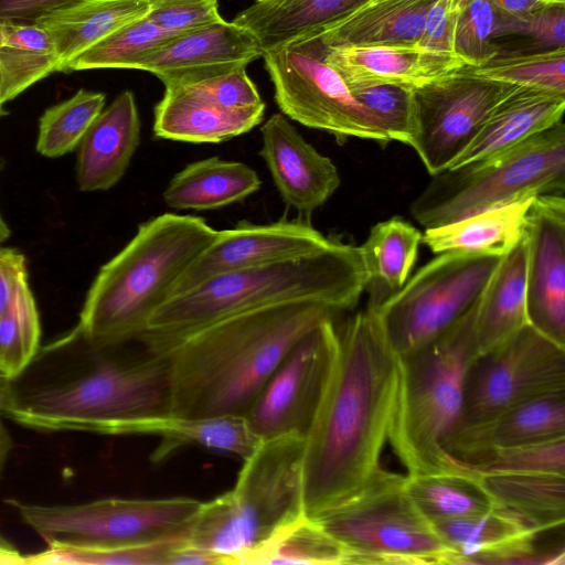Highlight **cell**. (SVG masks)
Wrapping results in <instances>:
<instances>
[{
    "mask_svg": "<svg viewBox=\"0 0 565 565\" xmlns=\"http://www.w3.org/2000/svg\"><path fill=\"white\" fill-rule=\"evenodd\" d=\"M217 231L204 218L163 213L139 225L136 235L100 267L75 328L97 347L137 341L152 313L213 243Z\"/></svg>",
    "mask_w": 565,
    "mask_h": 565,
    "instance_id": "5",
    "label": "cell"
},
{
    "mask_svg": "<svg viewBox=\"0 0 565 565\" xmlns=\"http://www.w3.org/2000/svg\"><path fill=\"white\" fill-rule=\"evenodd\" d=\"M500 257L440 253L380 306L367 308L397 356L431 342L466 316L480 299Z\"/></svg>",
    "mask_w": 565,
    "mask_h": 565,
    "instance_id": "10",
    "label": "cell"
},
{
    "mask_svg": "<svg viewBox=\"0 0 565 565\" xmlns=\"http://www.w3.org/2000/svg\"><path fill=\"white\" fill-rule=\"evenodd\" d=\"M0 415V475L12 447V439Z\"/></svg>",
    "mask_w": 565,
    "mask_h": 565,
    "instance_id": "56",
    "label": "cell"
},
{
    "mask_svg": "<svg viewBox=\"0 0 565 565\" xmlns=\"http://www.w3.org/2000/svg\"><path fill=\"white\" fill-rule=\"evenodd\" d=\"M434 0H387L363 7L313 33L322 45L417 44Z\"/></svg>",
    "mask_w": 565,
    "mask_h": 565,
    "instance_id": "28",
    "label": "cell"
},
{
    "mask_svg": "<svg viewBox=\"0 0 565 565\" xmlns=\"http://www.w3.org/2000/svg\"><path fill=\"white\" fill-rule=\"evenodd\" d=\"M423 234L394 216L375 224L359 253L366 276L365 289L375 308L401 289L416 263Z\"/></svg>",
    "mask_w": 565,
    "mask_h": 565,
    "instance_id": "33",
    "label": "cell"
},
{
    "mask_svg": "<svg viewBox=\"0 0 565 565\" xmlns=\"http://www.w3.org/2000/svg\"><path fill=\"white\" fill-rule=\"evenodd\" d=\"M534 198L426 228L422 242L436 254L462 252L502 256L521 237Z\"/></svg>",
    "mask_w": 565,
    "mask_h": 565,
    "instance_id": "32",
    "label": "cell"
},
{
    "mask_svg": "<svg viewBox=\"0 0 565 565\" xmlns=\"http://www.w3.org/2000/svg\"><path fill=\"white\" fill-rule=\"evenodd\" d=\"M458 0H434L427 10L418 45L445 54H455Z\"/></svg>",
    "mask_w": 565,
    "mask_h": 565,
    "instance_id": "50",
    "label": "cell"
},
{
    "mask_svg": "<svg viewBox=\"0 0 565 565\" xmlns=\"http://www.w3.org/2000/svg\"><path fill=\"white\" fill-rule=\"evenodd\" d=\"M518 88L473 75L465 66L415 88L409 147L431 175L448 169L493 109Z\"/></svg>",
    "mask_w": 565,
    "mask_h": 565,
    "instance_id": "13",
    "label": "cell"
},
{
    "mask_svg": "<svg viewBox=\"0 0 565 565\" xmlns=\"http://www.w3.org/2000/svg\"><path fill=\"white\" fill-rule=\"evenodd\" d=\"M316 519L348 553V564H450V552L405 490L382 468L354 497Z\"/></svg>",
    "mask_w": 565,
    "mask_h": 565,
    "instance_id": "8",
    "label": "cell"
},
{
    "mask_svg": "<svg viewBox=\"0 0 565 565\" xmlns=\"http://www.w3.org/2000/svg\"><path fill=\"white\" fill-rule=\"evenodd\" d=\"M194 546L232 557L241 564L246 539L231 491L201 505L185 536Z\"/></svg>",
    "mask_w": 565,
    "mask_h": 565,
    "instance_id": "43",
    "label": "cell"
},
{
    "mask_svg": "<svg viewBox=\"0 0 565 565\" xmlns=\"http://www.w3.org/2000/svg\"><path fill=\"white\" fill-rule=\"evenodd\" d=\"M246 68H238L192 85L178 86L225 108H243L263 104Z\"/></svg>",
    "mask_w": 565,
    "mask_h": 565,
    "instance_id": "49",
    "label": "cell"
},
{
    "mask_svg": "<svg viewBox=\"0 0 565 565\" xmlns=\"http://www.w3.org/2000/svg\"><path fill=\"white\" fill-rule=\"evenodd\" d=\"M367 0H267L242 10L233 22L250 31L264 53L334 23Z\"/></svg>",
    "mask_w": 565,
    "mask_h": 565,
    "instance_id": "31",
    "label": "cell"
},
{
    "mask_svg": "<svg viewBox=\"0 0 565 565\" xmlns=\"http://www.w3.org/2000/svg\"><path fill=\"white\" fill-rule=\"evenodd\" d=\"M505 17H521L553 4H565V0H492Z\"/></svg>",
    "mask_w": 565,
    "mask_h": 565,
    "instance_id": "54",
    "label": "cell"
},
{
    "mask_svg": "<svg viewBox=\"0 0 565 565\" xmlns=\"http://www.w3.org/2000/svg\"><path fill=\"white\" fill-rule=\"evenodd\" d=\"M26 277L23 254L0 245V317L9 308L21 280Z\"/></svg>",
    "mask_w": 565,
    "mask_h": 565,
    "instance_id": "52",
    "label": "cell"
},
{
    "mask_svg": "<svg viewBox=\"0 0 565 565\" xmlns=\"http://www.w3.org/2000/svg\"><path fill=\"white\" fill-rule=\"evenodd\" d=\"M24 561L25 555L0 532V565H24Z\"/></svg>",
    "mask_w": 565,
    "mask_h": 565,
    "instance_id": "55",
    "label": "cell"
},
{
    "mask_svg": "<svg viewBox=\"0 0 565 565\" xmlns=\"http://www.w3.org/2000/svg\"><path fill=\"white\" fill-rule=\"evenodd\" d=\"M564 110V93L519 87L493 109L449 168L509 149L563 119Z\"/></svg>",
    "mask_w": 565,
    "mask_h": 565,
    "instance_id": "25",
    "label": "cell"
},
{
    "mask_svg": "<svg viewBox=\"0 0 565 565\" xmlns=\"http://www.w3.org/2000/svg\"><path fill=\"white\" fill-rule=\"evenodd\" d=\"M40 337L39 312L26 277L0 317V377L12 379L26 369L40 349Z\"/></svg>",
    "mask_w": 565,
    "mask_h": 565,
    "instance_id": "41",
    "label": "cell"
},
{
    "mask_svg": "<svg viewBox=\"0 0 565 565\" xmlns=\"http://www.w3.org/2000/svg\"><path fill=\"white\" fill-rule=\"evenodd\" d=\"M563 119L524 141L434 174L411 205L425 228L545 194H564Z\"/></svg>",
    "mask_w": 565,
    "mask_h": 565,
    "instance_id": "7",
    "label": "cell"
},
{
    "mask_svg": "<svg viewBox=\"0 0 565 565\" xmlns=\"http://www.w3.org/2000/svg\"><path fill=\"white\" fill-rule=\"evenodd\" d=\"M465 68L473 75L516 87L565 94V47L500 53L481 65Z\"/></svg>",
    "mask_w": 565,
    "mask_h": 565,
    "instance_id": "40",
    "label": "cell"
},
{
    "mask_svg": "<svg viewBox=\"0 0 565 565\" xmlns=\"http://www.w3.org/2000/svg\"><path fill=\"white\" fill-rule=\"evenodd\" d=\"M525 260L523 233L500 257L478 301L473 323L475 356L499 345L529 323Z\"/></svg>",
    "mask_w": 565,
    "mask_h": 565,
    "instance_id": "26",
    "label": "cell"
},
{
    "mask_svg": "<svg viewBox=\"0 0 565 565\" xmlns=\"http://www.w3.org/2000/svg\"><path fill=\"white\" fill-rule=\"evenodd\" d=\"M75 327L40 348L15 377H0V415L28 428L117 435L130 422L171 415L164 356L129 360Z\"/></svg>",
    "mask_w": 565,
    "mask_h": 565,
    "instance_id": "2",
    "label": "cell"
},
{
    "mask_svg": "<svg viewBox=\"0 0 565 565\" xmlns=\"http://www.w3.org/2000/svg\"><path fill=\"white\" fill-rule=\"evenodd\" d=\"M334 310L315 302L262 307L217 320L164 358L171 415L245 416L291 348Z\"/></svg>",
    "mask_w": 565,
    "mask_h": 565,
    "instance_id": "3",
    "label": "cell"
},
{
    "mask_svg": "<svg viewBox=\"0 0 565 565\" xmlns=\"http://www.w3.org/2000/svg\"><path fill=\"white\" fill-rule=\"evenodd\" d=\"M7 504L49 547L114 548L186 535L201 501L107 498L73 504Z\"/></svg>",
    "mask_w": 565,
    "mask_h": 565,
    "instance_id": "9",
    "label": "cell"
},
{
    "mask_svg": "<svg viewBox=\"0 0 565 565\" xmlns=\"http://www.w3.org/2000/svg\"><path fill=\"white\" fill-rule=\"evenodd\" d=\"M477 305L437 339L398 356V391L387 440L407 476L462 467L448 444L462 408L465 374L475 356Z\"/></svg>",
    "mask_w": 565,
    "mask_h": 565,
    "instance_id": "6",
    "label": "cell"
},
{
    "mask_svg": "<svg viewBox=\"0 0 565 565\" xmlns=\"http://www.w3.org/2000/svg\"><path fill=\"white\" fill-rule=\"evenodd\" d=\"M351 93L377 119L391 141L411 145L415 126L413 88L384 84Z\"/></svg>",
    "mask_w": 565,
    "mask_h": 565,
    "instance_id": "45",
    "label": "cell"
},
{
    "mask_svg": "<svg viewBox=\"0 0 565 565\" xmlns=\"http://www.w3.org/2000/svg\"><path fill=\"white\" fill-rule=\"evenodd\" d=\"M307 36L317 42L323 60L351 92L384 84L415 89L465 66L457 55L418 44L326 46Z\"/></svg>",
    "mask_w": 565,
    "mask_h": 565,
    "instance_id": "21",
    "label": "cell"
},
{
    "mask_svg": "<svg viewBox=\"0 0 565 565\" xmlns=\"http://www.w3.org/2000/svg\"><path fill=\"white\" fill-rule=\"evenodd\" d=\"M201 565V564H235V561L205 548L189 544L185 540L178 544L168 558V565Z\"/></svg>",
    "mask_w": 565,
    "mask_h": 565,
    "instance_id": "53",
    "label": "cell"
},
{
    "mask_svg": "<svg viewBox=\"0 0 565 565\" xmlns=\"http://www.w3.org/2000/svg\"><path fill=\"white\" fill-rule=\"evenodd\" d=\"M559 390H565V348L527 323L471 359L460 417L449 444L520 403Z\"/></svg>",
    "mask_w": 565,
    "mask_h": 565,
    "instance_id": "12",
    "label": "cell"
},
{
    "mask_svg": "<svg viewBox=\"0 0 565 565\" xmlns=\"http://www.w3.org/2000/svg\"><path fill=\"white\" fill-rule=\"evenodd\" d=\"M186 535L114 548L49 547L25 555L24 565H168L170 552Z\"/></svg>",
    "mask_w": 565,
    "mask_h": 565,
    "instance_id": "42",
    "label": "cell"
},
{
    "mask_svg": "<svg viewBox=\"0 0 565 565\" xmlns=\"http://www.w3.org/2000/svg\"><path fill=\"white\" fill-rule=\"evenodd\" d=\"M433 526L450 552V564H564L563 550L540 551L541 532L499 507Z\"/></svg>",
    "mask_w": 565,
    "mask_h": 565,
    "instance_id": "20",
    "label": "cell"
},
{
    "mask_svg": "<svg viewBox=\"0 0 565 565\" xmlns=\"http://www.w3.org/2000/svg\"><path fill=\"white\" fill-rule=\"evenodd\" d=\"M264 66L281 113L306 127L333 135L390 142L377 119L352 95L341 75L322 57L310 36L264 53Z\"/></svg>",
    "mask_w": 565,
    "mask_h": 565,
    "instance_id": "11",
    "label": "cell"
},
{
    "mask_svg": "<svg viewBox=\"0 0 565 565\" xmlns=\"http://www.w3.org/2000/svg\"><path fill=\"white\" fill-rule=\"evenodd\" d=\"M147 18L163 30L179 34L224 20L218 0H149Z\"/></svg>",
    "mask_w": 565,
    "mask_h": 565,
    "instance_id": "48",
    "label": "cell"
},
{
    "mask_svg": "<svg viewBox=\"0 0 565 565\" xmlns=\"http://www.w3.org/2000/svg\"><path fill=\"white\" fill-rule=\"evenodd\" d=\"M141 121L132 92L124 90L95 118L78 145L81 191H106L125 174L140 143Z\"/></svg>",
    "mask_w": 565,
    "mask_h": 565,
    "instance_id": "22",
    "label": "cell"
},
{
    "mask_svg": "<svg viewBox=\"0 0 565 565\" xmlns=\"http://www.w3.org/2000/svg\"><path fill=\"white\" fill-rule=\"evenodd\" d=\"M332 373L305 438L306 515L317 518L359 493L383 468L399 382V359L366 309L338 331Z\"/></svg>",
    "mask_w": 565,
    "mask_h": 565,
    "instance_id": "1",
    "label": "cell"
},
{
    "mask_svg": "<svg viewBox=\"0 0 565 565\" xmlns=\"http://www.w3.org/2000/svg\"><path fill=\"white\" fill-rule=\"evenodd\" d=\"M521 35L530 40V52L565 47V4L541 8L521 17L501 14L498 38Z\"/></svg>",
    "mask_w": 565,
    "mask_h": 565,
    "instance_id": "47",
    "label": "cell"
},
{
    "mask_svg": "<svg viewBox=\"0 0 565 565\" xmlns=\"http://www.w3.org/2000/svg\"><path fill=\"white\" fill-rule=\"evenodd\" d=\"M60 61L47 31L38 23L0 22V89L10 102L58 72Z\"/></svg>",
    "mask_w": 565,
    "mask_h": 565,
    "instance_id": "35",
    "label": "cell"
},
{
    "mask_svg": "<svg viewBox=\"0 0 565 565\" xmlns=\"http://www.w3.org/2000/svg\"><path fill=\"white\" fill-rule=\"evenodd\" d=\"M527 322L565 348V199L537 195L525 218Z\"/></svg>",
    "mask_w": 565,
    "mask_h": 565,
    "instance_id": "17",
    "label": "cell"
},
{
    "mask_svg": "<svg viewBox=\"0 0 565 565\" xmlns=\"http://www.w3.org/2000/svg\"><path fill=\"white\" fill-rule=\"evenodd\" d=\"M79 0H0V22L36 23Z\"/></svg>",
    "mask_w": 565,
    "mask_h": 565,
    "instance_id": "51",
    "label": "cell"
},
{
    "mask_svg": "<svg viewBox=\"0 0 565 565\" xmlns=\"http://www.w3.org/2000/svg\"><path fill=\"white\" fill-rule=\"evenodd\" d=\"M148 12L149 0H79L36 23L52 38L62 72L72 58Z\"/></svg>",
    "mask_w": 565,
    "mask_h": 565,
    "instance_id": "29",
    "label": "cell"
},
{
    "mask_svg": "<svg viewBox=\"0 0 565 565\" xmlns=\"http://www.w3.org/2000/svg\"><path fill=\"white\" fill-rule=\"evenodd\" d=\"M245 564H348L347 550L313 518L302 514L278 530Z\"/></svg>",
    "mask_w": 565,
    "mask_h": 565,
    "instance_id": "37",
    "label": "cell"
},
{
    "mask_svg": "<svg viewBox=\"0 0 565 565\" xmlns=\"http://www.w3.org/2000/svg\"><path fill=\"white\" fill-rule=\"evenodd\" d=\"M501 13L492 0H458L455 54L465 66H478L500 53Z\"/></svg>",
    "mask_w": 565,
    "mask_h": 565,
    "instance_id": "44",
    "label": "cell"
},
{
    "mask_svg": "<svg viewBox=\"0 0 565 565\" xmlns=\"http://www.w3.org/2000/svg\"><path fill=\"white\" fill-rule=\"evenodd\" d=\"M256 36L233 21L179 34L143 58L136 70L153 74L164 87L192 85L263 57Z\"/></svg>",
    "mask_w": 565,
    "mask_h": 565,
    "instance_id": "18",
    "label": "cell"
},
{
    "mask_svg": "<svg viewBox=\"0 0 565 565\" xmlns=\"http://www.w3.org/2000/svg\"><path fill=\"white\" fill-rule=\"evenodd\" d=\"M467 466L479 473L547 472L565 475V437L500 449Z\"/></svg>",
    "mask_w": 565,
    "mask_h": 565,
    "instance_id": "46",
    "label": "cell"
},
{
    "mask_svg": "<svg viewBox=\"0 0 565 565\" xmlns=\"http://www.w3.org/2000/svg\"><path fill=\"white\" fill-rule=\"evenodd\" d=\"M565 437V390L520 403L487 423L454 438L448 451L476 462L489 454Z\"/></svg>",
    "mask_w": 565,
    "mask_h": 565,
    "instance_id": "23",
    "label": "cell"
},
{
    "mask_svg": "<svg viewBox=\"0 0 565 565\" xmlns=\"http://www.w3.org/2000/svg\"><path fill=\"white\" fill-rule=\"evenodd\" d=\"M153 110L152 132L158 139L193 143H218L258 126L265 103L243 108H225L183 87H164Z\"/></svg>",
    "mask_w": 565,
    "mask_h": 565,
    "instance_id": "24",
    "label": "cell"
},
{
    "mask_svg": "<svg viewBox=\"0 0 565 565\" xmlns=\"http://www.w3.org/2000/svg\"><path fill=\"white\" fill-rule=\"evenodd\" d=\"M254 3H259V2H264V1H267V0H253Z\"/></svg>",
    "mask_w": 565,
    "mask_h": 565,
    "instance_id": "59",
    "label": "cell"
},
{
    "mask_svg": "<svg viewBox=\"0 0 565 565\" xmlns=\"http://www.w3.org/2000/svg\"><path fill=\"white\" fill-rule=\"evenodd\" d=\"M105 99L103 93L82 88L47 108L39 121L38 152L56 158L73 151L104 109Z\"/></svg>",
    "mask_w": 565,
    "mask_h": 565,
    "instance_id": "39",
    "label": "cell"
},
{
    "mask_svg": "<svg viewBox=\"0 0 565 565\" xmlns=\"http://www.w3.org/2000/svg\"><path fill=\"white\" fill-rule=\"evenodd\" d=\"M405 490L431 524L481 513L494 508L478 476L462 460L458 470L405 476Z\"/></svg>",
    "mask_w": 565,
    "mask_h": 565,
    "instance_id": "36",
    "label": "cell"
},
{
    "mask_svg": "<svg viewBox=\"0 0 565 565\" xmlns=\"http://www.w3.org/2000/svg\"><path fill=\"white\" fill-rule=\"evenodd\" d=\"M11 231L0 211V245L10 237Z\"/></svg>",
    "mask_w": 565,
    "mask_h": 565,
    "instance_id": "57",
    "label": "cell"
},
{
    "mask_svg": "<svg viewBox=\"0 0 565 565\" xmlns=\"http://www.w3.org/2000/svg\"><path fill=\"white\" fill-rule=\"evenodd\" d=\"M338 330L327 319L287 353L245 415L260 440L306 438L324 396L338 350Z\"/></svg>",
    "mask_w": 565,
    "mask_h": 565,
    "instance_id": "14",
    "label": "cell"
},
{
    "mask_svg": "<svg viewBox=\"0 0 565 565\" xmlns=\"http://www.w3.org/2000/svg\"><path fill=\"white\" fill-rule=\"evenodd\" d=\"M359 247L333 239L299 259L231 271L170 297L137 339L164 356L183 339L232 315L286 302H315L335 312L352 309L365 290Z\"/></svg>",
    "mask_w": 565,
    "mask_h": 565,
    "instance_id": "4",
    "label": "cell"
},
{
    "mask_svg": "<svg viewBox=\"0 0 565 565\" xmlns=\"http://www.w3.org/2000/svg\"><path fill=\"white\" fill-rule=\"evenodd\" d=\"M259 156L285 204L299 218L310 215L335 192L341 179L332 160L311 146L282 113L262 126Z\"/></svg>",
    "mask_w": 565,
    "mask_h": 565,
    "instance_id": "19",
    "label": "cell"
},
{
    "mask_svg": "<svg viewBox=\"0 0 565 565\" xmlns=\"http://www.w3.org/2000/svg\"><path fill=\"white\" fill-rule=\"evenodd\" d=\"M332 242L299 217L269 224L239 222L233 228L217 231L213 243L178 280L172 296L222 274L302 258Z\"/></svg>",
    "mask_w": 565,
    "mask_h": 565,
    "instance_id": "16",
    "label": "cell"
},
{
    "mask_svg": "<svg viewBox=\"0 0 565 565\" xmlns=\"http://www.w3.org/2000/svg\"><path fill=\"white\" fill-rule=\"evenodd\" d=\"M118 435L160 437L161 443L153 452V461H159L173 450L188 445L235 455L245 460L262 441L249 427L245 416L234 415L209 417L167 415L145 418L122 425Z\"/></svg>",
    "mask_w": 565,
    "mask_h": 565,
    "instance_id": "27",
    "label": "cell"
},
{
    "mask_svg": "<svg viewBox=\"0 0 565 565\" xmlns=\"http://www.w3.org/2000/svg\"><path fill=\"white\" fill-rule=\"evenodd\" d=\"M476 473L495 507L516 514L539 532L564 525L565 475L547 472Z\"/></svg>",
    "mask_w": 565,
    "mask_h": 565,
    "instance_id": "34",
    "label": "cell"
},
{
    "mask_svg": "<svg viewBox=\"0 0 565 565\" xmlns=\"http://www.w3.org/2000/svg\"><path fill=\"white\" fill-rule=\"evenodd\" d=\"M3 102H2V98H1V89H0V117L7 115V111L4 110L3 108Z\"/></svg>",
    "mask_w": 565,
    "mask_h": 565,
    "instance_id": "58",
    "label": "cell"
},
{
    "mask_svg": "<svg viewBox=\"0 0 565 565\" xmlns=\"http://www.w3.org/2000/svg\"><path fill=\"white\" fill-rule=\"evenodd\" d=\"M179 33L169 32L147 15L110 33L67 62L62 72L96 68L136 70L138 64Z\"/></svg>",
    "mask_w": 565,
    "mask_h": 565,
    "instance_id": "38",
    "label": "cell"
},
{
    "mask_svg": "<svg viewBox=\"0 0 565 565\" xmlns=\"http://www.w3.org/2000/svg\"><path fill=\"white\" fill-rule=\"evenodd\" d=\"M305 438L282 435L262 440L230 490L246 537L241 564L278 530L305 513Z\"/></svg>",
    "mask_w": 565,
    "mask_h": 565,
    "instance_id": "15",
    "label": "cell"
},
{
    "mask_svg": "<svg viewBox=\"0 0 565 565\" xmlns=\"http://www.w3.org/2000/svg\"><path fill=\"white\" fill-rule=\"evenodd\" d=\"M257 172L239 161L211 157L175 173L162 193L175 210H216L245 200L260 189Z\"/></svg>",
    "mask_w": 565,
    "mask_h": 565,
    "instance_id": "30",
    "label": "cell"
}]
</instances>
